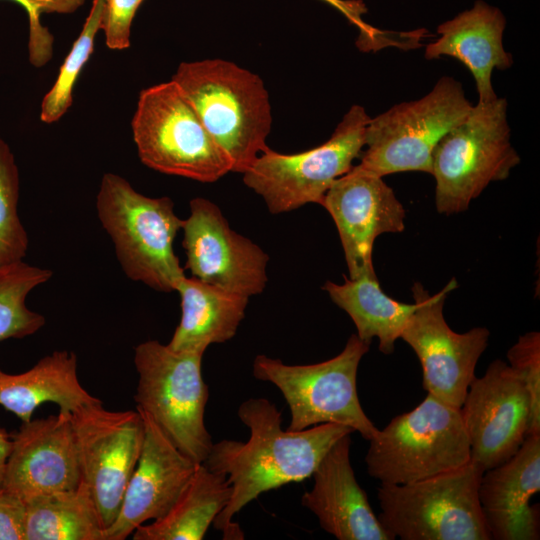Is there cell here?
Wrapping results in <instances>:
<instances>
[{"mask_svg": "<svg viewBox=\"0 0 540 540\" xmlns=\"http://www.w3.org/2000/svg\"><path fill=\"white\" fill-rule=\"evenodd\" d=\"M507 358L530 400L526 436L540 434V333L532 331L519 336L508 350Z\"/></svg>", "mask_w": 540, "mask_h": 540, "instance_id": "f546056e", "label": "cell"}, {"mask_svg": "<svg viewBox=\"0 0 540 540\" xmlns=\"http://www.w3.org/2000/svg\"><path fill=\"white\" fill-rule=\"evenodd\" d=\"M351 434L341 437L312 474L314 483L301 497L302 506L321 528L339 540H393L374 514L350 461Z\"/></svg>", "mask_w": 540, "mask_h": 540, "instance_id": "d6986e66", "label": "cell"}, {"mask_svg": "<svg viewBox=\"0 0 540 540\" xmlns=\"http://www.w3.org/2000/svg\"><path fill=\"white\" fill-rule=\"evenodd\" d=\"M12 449V437L0 427V493L4 490L7 462Z\"/></svg>", "mask_w": 540, "mask_h": 540, "instance_id": "e575fe53", "label": "cell"}, {"mask_svg": "<svg viewBox=\"0 0 540 540\" xmlns=\"http://www.w3.org/2000/svg\"><path fill=\"white\" fill-rule=\"evenodd\" d=\"M483 472L470 460L412 483H381L378 519L393 539L491 540L478 496Z\"/></svg>", "mask_w": 540, "mask_h": 540, "instance_id": "5b68a950", "label": "cell"}, {"mask_svg": "<svg viewBox=\"0 0 540 540\" xmlns=\"http://www.w3.org/2000/svg\"><path fill=\"white\" fill-rule=\"evenodd\" d=\"M96 209L126 276L156 291H175L185 273L173 247L183 220L172 199L145 196L125 178L105 173Z\"/></svg>", "mask_w": 540, "mask_h": 540, "instance_id": "3957f363", "label": "cell"}, {"mask_svg": "<svg viewBox=\"0 0 540 540\" xmlns=\"http://www.w3.org/2000/svg\"><path fill=\"white\" fill-rule=\"evenodd\" d=\"M182 230L185 268L192 277L247 297L264 291L269 256L235 232L215 203L193 198Z\"/></svg>", "mask_w": 540, "mask_h": 540, "instance_id": "5bb4252c", "label": "cell"}, {"mask_svg": "<svg viewBox=\"0 0 540 540\" xmlns=\"http://www.w3.org/2000/svg\"><path fill=\"white\" fill-rule=\"evenodd\" d=\"M507 110L505 98L477 102L437 143L431 175L440 214L466 211L491 182L507 179L520 163L510 140Z\"/></svg>", "mask_w": 540, "mask_h": 540, "instance_id": "277c9868", "label": "cell"}, {"mask_svg": "<svg viewBox=\"0 0 540 540\" xmlns=\"http://www.w3.org/2000/svg\"><path fill=\"white\" fill-rule=\"evenodd\" d=\"M369 346L352 334L338 355L309 365H288L259 354L253 360L252 374L281 391L291 414L288 430L337 423L370 441L379 429L364 412L357 392L358 367Z\"/></svg>", "mask_w": 540, "mask_h": 540, "instance_id": "52a82bcc", "label": "cell"}, {"mask_svg": "<svg viewBox=\"0 0 540 540\" xmlns=\"http://www.w3.org/2000/svg\"><path fill=\"white\" fill-rule=\"evenodd\" d=\"M52 276L49 269L23 261L0 268V341L24 338L45 324V317L26 305L28 294Z\"/></svg>", "mask_w": 540, "mask_h": 540, "instance_id": "4316f807", "label": "cell"}, {"mask_svg": "<svg viewBox=\"0 0 540 540\" xmlns=\"http://www.w3.org/2000/svg\"><path fill=\"white\" fill-rule=\"evenodd\" d=\"M26 502L3 490L0 493V540H25Z\"/></svg>", "mask_w": 540, "mask_h": 540, "instance_id": "d6a6232c", "label": "cell"}, {"mask_svg": "<svg viewBox=\"0 0 540 540\" xmlns=\"http://www.w3.org/2000/svg\"><path fill=\"white\" fill-rule=\"evenodd\" d=\"M22 6L28 16V57L37 68L47 64L53 55V35L41 23L45 13L70 14L78 10L85 0H11Z\"/></svg>", "mask_w": 540, "mask_h": 540, "instance_id": "4dcf8cb0", "label": "cell"}, {"mask_svg": "<svg viewBox=\"0 0 540 540\" xmlns=\"http://www.w3.org/2000/svg\"><path fill=\"white\" fill-rule=\"evenodd\" d=\"M230 496L227 477L200 463L169 511L139 526L133 540H201Z\"/></svg>", "mask_w": 540, "mask_h": 540, "instance_id": "cb8c5ba5", "label": "cell"}, {"mask_svg": "<svg viewBox=\"0 0 540 540\" xmlns=\"http://www.w3.org/2000/svg\"><path fill=\"white\" fill-rule=\"evenodd\" d=\"M71 412L22 422L12 434L4 490L23 501L76 487L81 471Z\"/></svg>", "mask_w": 540, "mask_h": 540, "instance_id": "ac0fdd59", "label": "cell"}, {"mask_svg": "<svg viewBox=\"0 0 540 540\" xmlns=\"http://www.w3.org/2000/svg\"><path fill=\"white\" fill-rule=\"evenodd\" d=\"M143 0H105L101 30L105 43L113 50L130 46L131 26Z\"/></svg>", "mask_w": 540, "mask_h": 540, "instance_id": "1f68e13d", "label": "cell"}, {"mask_svg": "<svg viewBox=\"0 0 540 540\" xmlns=\"http://www.w3.org/2000/svg\"><path fill=\"white\" fill-rule=\"evenodd\" d=\"M369 443L367 473L380 483H412L471 460L460 408L429 393L411 411L394 417Z\"/></svg>", "mask_w": 540, "mask_h": 540, "instance_id": "8992f818", "label": "cell"}, {"mask_svg": "<svg viewBox=\"0 0 540 540\" xmlns=\"http://www.w3.org/2000/svg\"><path fill=\"white\" fill-rule=\"evenodd\" d=\"M506 20L503 13L484 1L440 24V37L429 43L424 52L427 60L450 56L460 61L475 79L478 102L497 98L492 86L493 70H506L513 57L503 45Z\"/></svg>", "mask_w": 540, "mask_h": 540, "instance_id": "44dd1931", "label": "cell"}, {"mask_svg": "<svg viewBox=\"0 0 540 540\" xmlns=\"http://www.w3.org/2000/svg\"><path fill=\"white\" fill-rule=\"evenodd\" d=\"M369 120L363 106L353 105L317 147L294 154L267 147L243 173L244 184L263 198L272 214L321 204L332 183L360 157Z\"/></svg>", "mask_w": 540, "mask_h": 540, "instance_id": "8fae6325", "label": "cell"}, {"mask_svg": "<svg viewBox=\"0 0 540 540\" xmlns=\"http://www.w3.org/2000/svg\"><path fill=\"white\" fill-rule=\"evenodd\" d=\"M457 287L451 281L430 295L420 283L412 287L416 309L410 315L400 338L417 355L423 374V388L437 399L460 408L474 380L478 360L488 346L490 332L475 327L454 332L446 323L443 306L447 295Z\"/></svg>", "mask_w": 540, "mask_h": 540, "instance_id": "7c38bea8", "label": "cell"}, {"mask_svg": "<svg viewBox=\"0 0 540 540\" xmlns=\"http://www.w3.org/2000/svg\"><path fill=\"white\" fill-rule=\"evenodd\" d=\"M470 459L484 471L512 457L527 432L530 400L508 363L496 359L471 382L460 407Z\"/></svg>", "mask_w": 540, "mask_h": 540, "instance_id": "9a60e30c", "label": "cell"}, {"mask_svg": "<svg viewBox=\"0 0 540 540\" xmlns=\"http://www.w3.org/2000/svg\"><path fill=\"white\" fill-rule=\"evenodd\" d=\"M323 206L337 227L350 279L375 277L372 251L376 238L405 229L406 211L383 177L357 165L337 178Z\"/></svg>", "mask_w": 540, "mask_h": 540, "instance_id": "2e32d148", "label": "cell"}, {"mask_svg": "<svg viewBox=\"0 0 540 540\" xmlns=\"http://www.w3.org/2000/svg\"><path fill=\"white\" fill-rule=\"evenodd\" d=\"M19 171L14 155L0 137V268L26 256L28 235L18 214Z\"/></svg>", "mask_w": 540, "mask_h": 540, "instance_id": "f1b7e54d", "label": "cell"}, {"mask_svg": "<svg viewBox=\"0 0 540 540\" xmlns=\"http://www.w3.org/2000/svg\"><path fill=\"white\" fill-rule=\"evenodd\" d=\"M105 0H93L82 30L59 69L51 89L41 104L40 119L46 124L58 121L70 108L72 92L78 76L94 50L96 35L101 30Z\"/></svg>", "mask_w": 540, "mask_h": 540, "instance_id": "83f0119b", "label": "cell"}, {"mask_svg": "<svg viewBox=\"0 0 540 540\" xmlns=\"http://www.w3.org/2000/svg\"><path fill=\"white\" fill-rule=\"evenodd\" d=\"M344 278L342 284L326 281L322 289L350 316L362 341L371 344L376 337L379 350L392 354L416 303H402L389 297L382 291L377 276Z\"/></svg>", "mask_w": 540, "mask_h": 540, "instance_id": "d4e9b609", "label": "cell"}, {"mask_svg": "<svg viewBox=\"0 0 540 540\" xmlns=\"http://www.w3.org/2000/svg\"><path fill=\"white\" fill-rule=\"evenodd\" d=\"M81 479L88 485L104 529L118 515L145 434L136 410L110 411L102 402L70 413Z\"/></svg>", "mask_w": 540, "mask_h": 540, "instance_id": "4fadbf2b", "label": "cell"}, {"mask_svg": "<svg viewBox=\"0 0 540 540\" xmlns=\"http://www.w3.org/2000/svg\"><path fill=\"white\" fill-rule=\"evenodd\" d=\"M540 434L525 437L517 452L483 472L478 496L491 539H539Z\"/></svg>", "mask_w": 540, "mask_h": 540, "instance_id": "ffe728a7", "label": "cell"}, {"mask_svg": "<svg viewBox=\"0 0 540 540\" xmlns=\"http://www.w3.org/2000/svg\"><path fill=\"white\" fill-rule=\"evenodd\" d=\"M340 11L351 23L355 24L362 36V40H368L375 36L376 31L367 25L362 15L366 12L364 3L360 0H322Z\"/></svg>", "mask_w": 540, "mask_h": 540, "instance_id": "836d02e7", "label": "cell"}, {"mask_svg": "<svg viewBox=\"0 0 540 540\" xmlns=\"http://www.w3.org/2000/svg\"><path fill=\"white\" fill-rule=\"evenodd\" d=\"M141 162L160 173L212 183L231 163L170 80L143 89L131 122Z\"/></svg>", "mask_w": 540, "mask_h": 540, "instance_id": "30bf717a", "label": "cell"}, {"mask_svg": "<svg viewBox=\"0 0 540 540\" xmlns=\"http://www.w3.org/2000/svg\"><path fill=\"white\" fill-rule=\"evenodd\" d=\"M181 318L167 346L178 352L204 354L208 346L232 339L245 317L249 297L186 275L176 290Z\"/></svg>", "mask_w": 540, "mask_h": 540, "instance_id": "7402d4cb", "label": "cell"}, {"mask_svg": "<svg viewBox=\"0 0 540 540\" xmlns=\"http://www.w3.org/2000/svg\"><path fill=\"white\" fill-rule=\"evenodd\" d=\"M203 355L174 351L156 340L138 344L134 353L137 409L198 464L206 460L213 444L204 420L209 390L202 378Z\"/></svg>", "mask_w": 540, "mask_h": 540, "instance_id": "ba28073f", "label": "cell"}, {"mask_svg": "<svg viewBox=\"0 0 540 540\" xmlns=\"http://www.w3.org/2000/svg\"><path fill=\"white\" fill-rule=\"evenodd\" d=\"M472 106L459 81L441 77L423 97L370 117L364 134L366 149L357 166L381 177L407 171L431 174L437 143Z\"/></svg>", "mask_w": 540, "mask_h": 540, "instance_id": "9c48e42d", "label": "cell"}, {"mask_svg": "<svg viewBox=\"0 0 540 540\" xmlns=\"http://www.w3.org/2000/svg\"><path fill=\"white\" fill-rule=\"evenodd\" d=\"M237 414L249 428L246 442L223 439L213 442L203 462L225 475L231 485L226 507L213 521L223 539H244L233 517L260 494L312 477L328 450L354 430L337 423H322L300 431L282 429V415L266 398H250Z\"/></svg>", "mask_w": 540, "mask_h": 540, "instance_id": "6da1fadb", "label": "cell"}, {"mask_svg": "<svg viewBox=\"0 0 540 540\" xmlns=\"http://www.w3.org/2000/svg\"><path fill=\"white\" fill-rule=\"evenodd\" d=\"M136 410L144 421V441L118 515L103 531L104 540H124L147 521L163 517L198 466L148 414Z\"/></svg>", "mask_w": 540, "mask_h": 540, "instance_id": "e0dca14e", "label": "cell"}, {"mask_svg": "<svg viewBox=\"0 0 540 540\" xmlns=\"http://www.w3.org/2000/svg\"><path fill=\"white\" fill-rule=\"evenodd\" d=\"M104 526L88 485L26 501L25 540H104Z\"/></svg>", "mask_w": 540, "mask_h": 540, "instance_id": "484cf974", "label": "cell"}, {"mask_svg": "<svg viewBox=\"0 0 540 540\" xmlns=\"http://www.w3.org/2000/svg\"><path fill=\"white\" fill-rule=\"evenodd\" d=\"M171 80L226 154L231 172L243 174L268 146L272 127L269 93L262 78L234 62H182Z\"/></svg>", "mask_w": 540, "mask_h": 540, "instance_id": "7a4b0ae2", "label": "cell"}, {"mask_svg": "<svg viewBox=\"0 0 540 540\" xmlns=\"http://www.w3.org/2000/svg\"><path fill=\"white\" fill-rule=\"evenodd\" d=\"M46 402L56 403L66 412L102 402L81 385L73 352L54 351L19 374L0 369V405L22 422L30 421L33 412Z\"/></svg>", "mask_w": 540, "mask_h": 540, "instance_id": "603a6c76", "label": "cell"}]
</instances>
